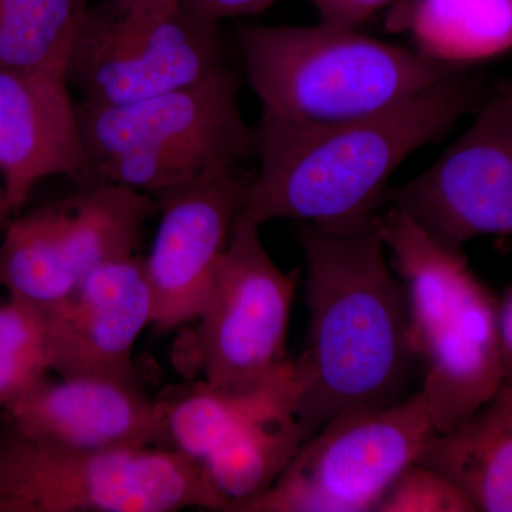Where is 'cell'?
Masks as SVG:
<instances>
[{"label":"cell","instance_id":"obj_1","mask_svg":"<svg viewBox=\"0 0 512 512\" xmlns=\"http://www.w3.org/2000/svg\"><path fill=\"white\" fill-rule=\"evenodd\" d=\"M309 329L293 360L295 416L311 439L357 409H380L409 394L417 360L409 303L387 264L379 214L303 222Z\"/></svg>","mask_w":512,"mask_h":512},{"label":"cell","instance_id":"obj_2","mask_svg":"<svg viewBox=\"0 0 512 512\" xmlns=\"http://www.w3.org/2000/svg\"><path fill=\"white\" fill-rule=\"evenodd\" d=\"M481 103L480 86L461 72L393 109L343 123H299L262 110L252 128L259 171L238 218L261 227L376 212L403 161Z\"/></svg>","mask_w":512,"mask_h":512},{"label":"cell","instance_id":"obj_3","mask_svg":"<svg viewBox=\"0 0 512 512\" xmlns=\"http://www.w3.org/2000/svg\"><path fill=\"white\" fill-rule=\"evenodd\" d=\"M237 39L264 110L299 123L375 116L466 70L325 22L245 25Z\"/></svg>","mask_w":512,"mask_h":512},{"label":"cell","instance_id":"obj_4","mask_svg":"<svg viewBox=\"0 0 512 512\" xmlns=\"http://www.w3.org/2000/svg\"><path fill=\"white\" fill-rule=\"evenodd\" d=\"M380 234L409 303L421 392L437 433L461 426L505 379L493 292L471 272L463 249L444 247L389 205Z\"/></svg>","mask_w":512,"mask_h":512},{"label":"cell","instance_id":"obj_5","mask_svg":"<svg viewBox=\"0 0 512 512\" xmlns=\"http://www.w3.org/2000/svg\"><path fill=\"white\" fill-rule=\"evenodd\" d=\"M77 114L101 183L144 194L229 170L254 153L237 73L227 64L197 82L124 106L79 100Z\"/></svg>","mask_w":512,"mask_h":512},{"label":"cell","instance_id":"obj_6","mask_svg":"<svg viewBox=\"0 0 512 512\" xmlns=\"http://www.w3.org/2000/svg\"><path fill=\"white\" fill-rule=\"evenodd\" d=\"M225 511L200 461L177 448L79 450L0 426V512Z\"/></svg>","mask_w":512,"mask_h":512},{"label":"cell","instance_id":"obj_7","mask_svg":"<svg viewBox=\"0 0 512 512\" xmlns=\"http://www.w3.org/2000/svg\"><path fill=\"white\" fill-rule=\"evenodd\" d=\"M225 66L220 25L181 0H104L84 9L66 76L80 100L124 106L197 82Z\"/></svg>","mask_w":512,"mask_h":512},{"label":"cell","instance_id":"obj_8","mask_svg":"<svg viewBox=\"0 0 512 512\" xmlns=\"http://www.w3.org/2000/svg\"><path fill=\"white\" fill-rule=\"evenodd\" d=\"M259 228L235 218L195 328L178 348L180 366L220 392H254L292 367L286 340L299 272L279 269Z\"/></svg>","mask_w":512,"mask_h":512},{"label":"cell","instance_id":"obj_9","mask_svg":"<svg viewBox=\"0 0 512 512\" xmlns=\"http://www.w3.org/2000/svg\"><path fill=\"white\" fill-rule=\"evenodd\" d=\"M156 211L144 192L99 183L9 220L0 235V288L53 312L97 268L136 255Z\"/></svg>","mask_w":512,"mask_h":512},{"label":"cell","instance_id":"obj_10","mask_svg":"<svg viewBox=\"0 0 512 512\" xmlns=\"http://www.w3.org/2000/svg\"><path fill=\"white\" fill-rule=\"evenodd\" d=\"M437 430L423 392L326 423L244 512H369Z\"/></svg>","mask_w":512,"mask_h":512},{"label":"cell","instance_id":"obj_11","mask_svg":"<svg viewBox=\"0 0 512 512\" xmlns=\"http://www.w3.org/2000/svg\"><path fill=\"white\" fill-rule=\"evenodd\" d=\"M384 204L444 247L512 238V119L478 107L471 126L426 171L386 191Z\"/></svg>","mask_w":512,"mask_h":512},{"label":"cell","instance_id":"obj_12","mask_svg":"<svg viewBox=\"0 0 512 512\" xmlns=\"http://www.w3.org/2000/svg\"><path fill=\"white\" fill-rule=\"evenodd\" d=\"M245 187L229 168L156 195L160 224L144 261L153 295L151 326L157 333L181 328L200 315L244 204Z\"/></svg>","mask_w":512,"mask_h":512},{"label":"cell","instance_id":"obj_13","mask_svg":"<svg viewBox=\"0 0 512 512\" xmlns=\"http://www.w3.org/2000/svg\"><path fill=\"white\" fill-rule=\"evenodd\" d=\"M69 178L77 190L101 183L63 70H0V181L9 215L40 181Z\"/></svg>","mask_w":512,"mask_h":512},{"label":"cell","instance_id":"obj_14","mask_svg":"<svg viewBox=\"0 0 512 512\" xmlns=\"http://www.w3.org/2000/svg\"><path fill=\"white\" fill-rule=\"evenodd\" d=\"M46 318L50 372L59 377L106 376L138 383L133 349L153 322L144 256L100 266Z\"/></svg>","mask_w":512,"mask_h":512},{"label":"cell","instance_id":"obj_15","mask_svg":"<svg viewBox=\"0 0 512 512\" xmlns=\"http://www.w3.org/2000/svg\"><path fill=\"white\" fill-rule=\"evenodd\" d=\"M32 439L79 448L171 447L158 400L138 383L106 376L42 377L5 410Z\"/></svg>","mask_w":512,"mask_h":512},{"label":"cell","instance_id":"obj_16","mask_svg":"<svg viewBox=\"0 0 512 512\" xmlns=\"http://www.w3.org/2000/svg\"><path fill=\"white\" fill-rule=\"evenodd\" d=\"M416 463L446 477L476 511L512 512V377L461 426L436 434Z\"/></svg>","mask_w":512,"mask_h":512},{"label":"cell","instance_id":"obj_17","mask_svg":"<svg viewBox=\"0 0 512 512\" xmlns=\"http://www.w3.org/2000/svg\"><path fill=\"white\" fill-rule=\"evenodd\" d=\"M386 29L429 59L467 67L512 50V0H396Z\"/></svg>","mask_w":512,"mask_h":512},{"label":"cell","instance_id":"obj_18","mask_svg":"<svg viewBox=\"0 0 512 512\" xmlns=\"http://www.w3.org/2000/svg\"><path fill=\"white\" fill-rule=\"evenodd\" d=\"M305 443L295 389L247 421L202 461L227 512H244L275 483Z\"/></svg>","mask_w":512,"mask_h":512},{"label":"cell","instance_id":"obj_19","mask_svg":"<svg viewBox=\"0 0 512 512\" xmlns=\"http://www.w3.org/2000/svg\"><path fill=\"white\" fill-rule=\"evenodd\" d=\"M295 389L293 362L275 382L248 393H227L204 382L165 393L158 399L171 447L194 460H205L247 421Z\"/></svg>","mask_w":512,"mask_h":512},{"label":"cell","instance_id":"obj_20","mask_svg":"<svg viewBox=\"0 0 512 512\" xmlns=\"http://www.w3.org/2000/svg\"><path fill=\"white\" fill-rule=\"evenodd\" d=\"M89 0H0V70H63Z\"/></svg>","mask_w":512,"mask_h":512},{"label":"cell","instance_id":"obj_21","mask_svg":"<svg viewBox=\"0 0 512 512\" xmlns=\"http://www.w3.org/2000/svg\"><path fill=\"white\" fill-rule=\"evenodd\" d=\"M50 372V329L45 313L8 298L0 303V412Z\"/></svg>","mask_w":512,"mask_h":512},{"label":"cell","instance_id":"obj_22","mask_svg":"<svg viewBox=\"0 0 512 512\" xmlns=\"http://www.w3.org/2000/svg\"><path fill=\"white\" fill-rule=\"evenodd\" d=\"M376 512H476V508L446 477L413 463L390 485Z\"/></svg>","mask_w":512,"mask_h":512},{"label":"cell","instance_id":"obj_23","mask_svg":"<svg viewBox=\"0 0 512 512\" xmlns=\"http://www.w3.org/2000/svg\"><path fill=\"white\" fill-rule=\"evenodd\" d=\"M394 2L396 0H311L319 22L353 29H360L363 23Z\"/></svg>","mask_w":512,"mask_h":512},{"label":"cell","instance_id":"obj_24","mask_svg":"<svg viewBox=\"0 0 512 512\" xmlns=\"http://www.w3.org/2000/svg\"><path fill=\"white\" fill-rule=\"evenodd\" d=\"M276 2L278 0H181V5L195 18L220 25L225 19L259 15Z\"/></svg>","mask_w":512,"mask_h":512},{"label":"cell","instance_id":"obj_25","mask_svg":"<svg viewBox=\"0 0 512 512\" xmlns=\"http://www.w3.org/2000/svg\"><path fill=\"white\" fill-rule=\"evenodd\" d=\"M497 328L505 377H512V284L497 302Z\"/></svg>","mask_w":512,"mask_h":512},{"label":"cell","instance_id":"obj_26","mask_svg":"<svg viewBox=\"0 0 512 512\" xmlns=\"http://www.w3.org/2000/svg\"><path fill=\"white\" fill-rule=\"evenodd\" d=\"M478 107L512 119V77L498 86L494 93L488 99L483 100Z\"/></svg>","mask_w":512,"mask_h":512},{"label":"cell","instance_id":"obj_27","mask_svg":"<svg viewBox=\"0 0 512 512\" xmlns=\"http://www.w3.org/2000/svg\"><path fill=\"white\" fill-rule=\"evenodd\" d=\"M0 217L10 218L8 207H6L5 188H3L2 181H0Z\"/></svg>","mask_w":512,"mask_h":512},{"label":"cell","instance_id":"obj_28","mask_svg":"<svg viewBox=\"0 0 512 512\" xmlns=\"http://www.w3.org/2000/svg\"><path fill=\"white\" fill-rule=\"evenodd\" d=\"M8 217H0V235H2L3 229H5V225L8 224Z\"/></svg>","mask_w":512,"mask_h":512}]
</instances>
